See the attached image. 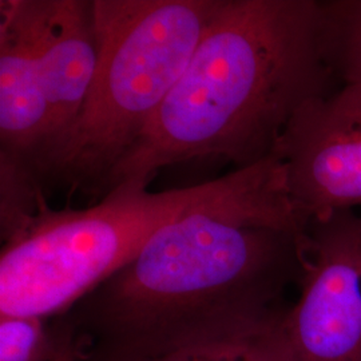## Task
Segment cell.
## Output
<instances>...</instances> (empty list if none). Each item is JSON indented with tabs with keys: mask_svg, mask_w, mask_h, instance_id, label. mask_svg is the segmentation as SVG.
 Returning a JSON list of instances; mask_svg holds the SVG:
<instances>
[{
	"mask_svg": "<svg viewBox=\"0 0 361 361\" xmlns=\"http://www.w3.org/2000/svg\"><path fill=\"white\" fill-rule=\"evenodd\" d=\"M302 234L195 212L52 319L78 361H245L302 271Z\"/></svg>",
	"mask_w": 361,
	"mask_h": 361,
	"instance_id": "6da1fadb",
	"label": "cell"
},
{
	"mask_svg": "<svg viewBox=\"0 0 361 361\" xmlns=\"http://www.w3.org/2000/svg\"><path fill=\"white\" fill-rule=\"evenodd\" d=\"M317 0H219L198 46L104 195L192 159L235 169L273 155L312 99L340 87L324 62Z\"/></svg>",
	"mask_w": 361,
	"mask_h": 361,
	"instance_id": "7a4b0ae2",
	"label": "cell"
},
{
	"mask_svg": "<svg viewBox=\"0 0 361 361\" xmlns=\"http://www.w3.org/2000/svg\"><path fill=\"white\" fill-rule=\"evenodd\" d=\"M126 182L80 210L42 207L3 243L0 316L52 320L65 314L134 257L161 228L195 212H228L261 226L301 233L304 221L271 155L250 168L204 183L149 192Z\"/></svg>",
	"mask_w": 361,
	"mask_h": 361,
	"instance_id": "3957f363",
	"label": "cell"
},
{
	"mask_svg": "<svg viewBox=\"0 0 361 361\" xmlns=\"http://www.w3.org/2000/svg\"><path fill=\"white\" fill-rule=\"evenodd\" d=\"M219 0H92L98 65L77 122L39 188L104 197L122 158L180 79Z\"/></svg>",
	"mask_w": 361,
	"mask_h": 361,
	"instance_id": "277c9868",
	"label": "cell"
},
{
	"mask_svg": "<svg viewBox=\"0 0 361 361\" xmlns=\"http://www.w3.org/2000/svg\"><path fill=\"white\" fill-rule=\"evenodd\" d=\"M300 295L256 352L271 361H361V210L310 219Z\"/></svg>",
	"mask_w": 361,
	"mask_h": 361,
	"instance_id": "5b68a950",
	"label": "cell"
},
{
	"mask_svg": "<svg viewBox=\"0 0 361 361\" xmlns=\"http://www.w3.org/2000/svg\"><path fill=\"white\" fill-rule=\"evenodd\" d=\"M273 155L307 224L337 210H361V85L340 86L304 104Z\"/></svg>",
	"mask_w": 361,
	"mask_h": 361,
	"instance_id": "8992f818",
	"label": "cell"
},
{
	"mask_svg": "<svg viewBox=\"0 0 361 361\" xmlns=\"http://www.w3.org/2000/svg\"><path fill=\"white\" fill-rule=\"evenodd\" d=\"M0 4V162L35 180L50 135L39 54V0Z\"/></svg>",
	"mask_w": 361,
	"mask_h": 361,
	"instance_id": "52a82bcc",
	"label": "cell"
},
{
	"mask_svg": "<svg viewBox=\"0 0 361 361\" xmlns=\"http://www.w3.org/2000/svg\"><path fill=\"white\" fill-rule=\"evenodd\" d=\"M38 42L50 135L34 171L35 180L75 125L95 75L98 42L92 0H39Z\"/></svg>",
	"mask_w": 361,
	"mask_h": 361,
	"instance_id": "ba28073f",
	"label": "cell"
},
{
	"mask_svg": "<svg viewBox=\"0 0 361 361\" xmlns=\"http://www.w3.org/2000/svg\"><path fill=\"white\" fill-rule=\"evenodd\" d=\"M319 40L337 83L361 85V0L320 1Z\"/></svg>",
	"mask_w": 361,
	"mask_h": 361,
	"instance_id": "9c48e42d",
	"label": "cell"
},
{
	"mask_svg": "<svg viewBox=\"0 0 361 361\" xmlns=\"http://www.w3.org/2000/svg\"><path fill=\"white\" fill-rule=\"evenodd\" d=\"M56 336L39 317L0 316V361H51Z\"/></svg>",
	"mask_w": 361,
	"mask_h": 361,
	"instance_id": "30bf717a",
	"label": "cell"
},
{
	"mask_svg": "<svg viewBox=\"0 0 361 361\" xmlns=\"http://www.w3.org/2000/svg\"><path fill=\"white\" fill-rule=\"evenodd\" d=\"M50 324L56 336V349L51 361H78L73 337L67 328L58 320H50Z\"/></svg>",
	"mask_w": 361,
	"mask_h": 361,
	"instance_id": "8fae6325",
	"label": "cell"
},
{
	"mask_svg": "<svg viewBox=\"0 0 361 361\" xmlns=\"http://www.w3.org/2000/svg\"><path fill=\"white\" fill-rule=\"evenodd\" d=\"M246 361H271L269 359H267V357H264L262 355H259L257 352H252L249 356H247V359Z\"/></svg>",
	"mask_w": 361,
	"mask_h": 361,
	"instance_id": "7c38bea8",
	"label": "cell"
}]
</instances>
